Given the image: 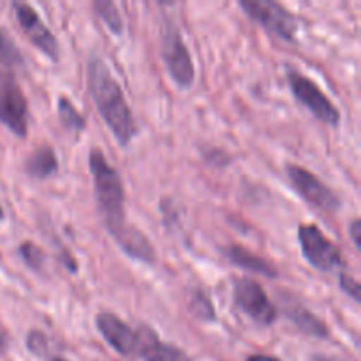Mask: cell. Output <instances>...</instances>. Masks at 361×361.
<instances>
[{
  "label": "cell",
  "instance_id": "21",
  "mask_svg": "<svg viewBox=\"0 0 361 361\" xmlns=\"http://www.w3.org/2000/svg\"><path fill=\"white\" fill-rule=\"evenodd\" d=\"M338 281H341V289H342V291H344L345 295L349 296V298L355 300V302H360V300H361L360 282L356 281L355 277H351V275H349V274H341Z\"/></svg>",
  "mask_w": 361,
  "mask_h": 361
},
{
  "label": "cell",
  "instance_id": "8",
  "mask_svg": "<svg viewBox=\"0 0 361 361\" xmlns=\"http://www.w3.org/2000/svg\"><path fill=\"white\" fill-rule=\"evenodd\" d=\"M233 295L236 307L256 323L270 326L277 319V307L271 303L259 282L252 279H238L233 286Z\"/></svg>",
  "mask_w": 361,
  "mask_h": 361
},
{
  "label": "cell",
  "instance_id": "6",
  "mask_svg": "<svg viewBox=\"0 0 361 361\" xmlns=\"http://www.w3.org/2000/svg\"><path fill=\"white\" fill-rule=\"evenodd\" d=\"M0 122L18 137L28 133V106L20 85L9 73H0Z\"/></svg>",
  "mask_w": 361,
  "mask_h": 361
},
{
  "label": "cell",
  "instance_id": "29",
  "mask_svg": "<svg viewBox=\"0 0 361 361\" xmlns=\"http://www.w3.org/2000/svg\"><path fill=\"white\" fill-rule=\"evenodd\" d=\"M53 361H66V360H62V358H53Z\"/></svg>",
  "mask_w": 361,
  "mask_h": 361
},
{
  "label": "cell",
  "instance_id": "19",
  "mask_svg": "<svg viewBox=\"0 0 361 361\" xmlns=\"http://www.w3.org/2000/svg\"><path fill=\"white\" fill-rule=\"evenodd\" d=\"M190 312L201 321H215V309L212 305L208 295L203 291H196L190 298Z\"/></svg>",
  "mask_w": 361,
  "mask_h": 361
},
{
  "label": "cell",
  "instance_id": "23",
  "mask_svg": "<svg viewBox=\"0 0 361 361\" xmlns=\"http://www.w3.org/2000/svg\"><path fill=\"white\" fill-rule=\"evenodd\" d=\"M0 56H4V59H9V60H18V53L16 49L11 46V42L7 41L6 35L0 32Z\"/></svg>",
  "mask_w": 361,
  "mask_h": 361
},
{
  "label": "cell",
  "instance_id": "12",
  "mask_svg": "<svg viewBox=\"0 0 361 361\" xmlns=\"http://www.w3.org/2000/svg\"><path fill=\"white\" fill-rule=\"evenodd\" d=\"M136 356L145 361H192L190 356L180 348L159 341L155 331L147 326L137 328Z\"/></svg>",
  "mask_w": 361,
  "mask_h": 361
},
{
  "label": "cell",
  "instance_id": "28",
  "mask_svg": "<svg viewBox=\"0 0 361 361\" xmlns=\"http://www.w3.org/2000/svg\"><path fill=\"white\" fill-rule=\"evenodd\" d=\"M4 219V210H2V204H0V221Z\"/></svg>",
  "mask_w": 361,
  "mask_h": 361
},
{
  "label": "cell",
  "instance_id": "20",
  "mask_svg": "<svg viewBox=\"0 0 361 361\" xmlns=\"http://www.w3.org/2000/svg\"><path fill=\"white\" fill-rule=\"evenodd\" d=\"M20 256L23 259V263L27 264L32 270H41L42 264H44V254L39 249L35 243L25 242L20 245Z\"/></svg>",
  "mask_w": 361,
  "mask_h": 361
},
{
  "label": "cell",
  "instance_id": "13",
  "mask_svg": "<svg viewBox=\"0 0 361 361\" xmlns=\"http://www.w3.org/2000/svg\"><path fill=\"white\" fill-rule=\"evenodd\" d=\"M113 236L118 242V245L122 247L123 252L133 257V259L141 261V263H154L155 261L154 247L140 229L126 226Z\"/></svg>",
  "mask_w": 361,
  "mask_h": 361
},
{
  "label": "cell",
  "instance_id": "7",
  "mask_svg": "<svg viewBox=\"0 0 361 361\" xmlns=\"http://www.w3.org/2000/svg\"><path fill=\"white\" fill-rule=\"evenodd\" d=\"M240 7L249 14L252 20L263 25L267 30L279 37L291 41L298 32V21L288 9L271 0H242Z\"/></svg>",
  "mask_w": 361,
  "mask_h": 361
},
{
  "label": "cell",
  "instance_id": "16",
  "mask_svg": "<svg viewBox=\"0 0 361 361\" xmlns=\"http://www.w3.org/2000/svg\"><path fill=\"white\" fill-rule=\"evenodd\" d=\"M25 168H27V173L32 178L44 180L48 176L55 175L56 169H59V161H56L53 148L41 147L28 157Z\"/></svg>",
  "mask_w": 361,
  "mask_h": 361
},
{
  "label": "cell",
  "instance_id": "27",
  "mask_svg": "<svg viewBox=\"0 0 361 361\" xmlns=\"http://www.w3.org/2000/svg\"><path fill=\"white\" fill-rule=\"evenodd\" d=\"M4 349H6V341H4V337L0 335V353H2Z\"/></svg>",
  "mask_w": 361,
  "mask_h": 361
},
{
  "label": "cell",
  "instance_id": "3",
  "mask_svg": "<svg viewBox=\"0 0 361 361\" xmlns=\"http://www.w3.org/2000/svg\"><path fill=\"white\" fill-rule=\"evenodd\" d=\"M288 80L291 92L298 99L300 104L305 106L316 118L331 127H337L341 123V113H338L337 106L326 97V94L310 78L303 76L293 67H288Z\"/></svg>",
  "mask_w": 361,
  "mask_h": 361
},
{
  "label": "cell",
  "instance_id": "4",
  "mask_svg": "<svg viewBox=\"0 0 361 361\" xmlns=\"http://www.w3.org/2000/svg\"><path fill=\"white\" fill-rule=\"evenodd\" d=\"M162 60L169 76L178 87L189 88L194 83V63L189 48L183 42L176 25L168 23L162 30Z\"/></svg>",
  "mask_w": 361,
  "mask_h": 361
},
{
  "label": "cell",
  "instance_id": "17",
  "mask_svg": "<svg viewBox=\"0 0 361 361\" xmlns=\"http://www.w3.org/2000/svg\"><path fill=\"white\" fill-rule=\"evenodd\" d=\"M95 13L99 14L102 21H104L106 27L113 32V34H122L123 30V21L122 16H120L118 9L113 2L109 0H95L94 2Z\"/></svg>",
  "mask_w": 361,
  "mask_h": 361
},
{
  "label": "cell",
  "instance_id": "14",
  "mask_svg": "<svg viewBox=\"0 0 361 361\" xmlns=\"http://www.w3.org/2000/svg\"><path fill=\"white\" fill-rule=\"evenodd\" d=\"M224 254L233 264L243 268V270H249V271H252V274L263 275V277H268V279L277 277V271H275V268L271 267L267 259L256 256V254L250 252V250H247V249H243V247L231 245L226 249Z\"/></svg>",
  "mask_w": 361,
  "mask_h": 361
},
{
  "label": "cell",
  "instance_id": "11",
  "mask_svg": "<svg viewBox=\"0 0 361 361\" xmlns=\"http://www.w3.org/2000/svg\"><path fill=\"white\" fill-rule=\"evenodd\" d=\"M97 330L104 341L123 356H136L137 351V330H133L126 321L120 319L113 312H101L97 316Z\"/></svg>",
  "mask_w": 361,
  "mask_h": 361
},
{
  "label": "cell",
  "instance_id": "15",
  "mask_svg": "<svg viewBox=\"0 0 361 361\" xmlns=\"http://www.w3.org/2000/svg\"><path fill=\"white\" fill-rule=\"evenodd\" d=\"M286 314H288L289 319H293L296 328H300L303 334L312 335V337L316 338H326L328 335H330V330H328L326 324H324L319 317L314 316L309 309L298 305V303H288Z\"/></svg>",
  "mask_w": 361,
  "mask_h": 361
},
{
  "label": "cell",
  "instance_id": "18",
  "mask_svg": "<svg viewBox=\"0 0 361 361\" xmlns=\"http://www.w3.org/2000/svg\"><path fill=\"white\" fill-rule=\"evenodd\" d=\"M59 118L66 129L76 130V133L85 129L83 115L74 108V104L67 97L59 99Z\"/></svg>",
  "mask_w": 361,
  "mask_h": 361
},
{
  "label": "cell",
  "instance_id": "9",
  "mask_svg": "<svg viewBox=\"0 0 361 361\" xmlns=\"http://www.w3.org/2000/svg\"><path fill=\"white\" fill-rule=\"evenodd\" d=\"M288 176L289 180H291L296 192H298L307 203L314 204V207L326 212H335L341 207L338 197L335 196L334 190H331L326 183L321 182V180L317 178L314 173H310L309 169L295 164L288 166Z\"/></svg>",
  "mask_w": 361,
  "mask_h": 361
},
{
  "label": "cell",
  "instance_id": "22",
  "mask_svg": "<svg viewBox=\"0 0 361 361\" xmlns=\"http://www.w3.org/2000/svg\"><path fill=\"white\" fill-rule=\"evenodd\" d=\"M28 349H30L34 355H46V349H48V338L44 337V335L41 334V331H32L30 335H28Z\"/></svg>",
  "mask_w": 361,
  "mask_h": 361
},
{
  "label": "cell",
  "instance_id": "1",
  "mask_svg": "<svg viewBox=\"0 0 361 361\" xmlns=\"http://www.w3.org/2000/svg\"><path fill=\"white\" fill-rule=\"evenodd\" d=\"M88 88L106 126L118 143L127 147L136 136L137 127L118 81L113 78L102 60L95 59L88 63Z\"/></svg>",
  "mask_w": 361,
  "mask_h": 361
},
{
  "label": "cell",
  "instance_id": "2",
  "mask_svg": "<svg viewBox=\"0 0 361 361\" xmlns=\"http://www.w3.org/2000/svg\"><path fill=\"white\" fill-rule=\"evenodd\" d=\"M90 171L94 176L95 196H97L99 208L104 215L106 228L111 235L126 228V194H123V183L118 171L104 159L101 150H92Z\"/></svg>",
  "mask_w": 361,
  "mask_h": 361
},
{
  "label": "cell",
  "instance_id": "26",
  "mask_svg": "<svg viewBox=\"0 0 361 361\" xmlns=\"http://www.w3.org/2000/svg\"><path fill=\"white\" fill-rule=\"evenodd\" d=\"M312 361H341L337 358H331V356H323V355H316L312 358Z\"/></svg>",
  "mask_w": 361,
  "mask_h": 361
},
{
  "label": "cell",
  "instance_id": "24",
  "mask_svg": "<svg viewBox=\"0 0 361 361\" xmlns=\"http://www.w3.org/2000/svg\"><path fill=\"white\" fill-rule=\"evenodd\" d=\"M349 233H351V240H353V243H355V247L356 249H361V222L358 221V219H356L355 222H353L351 224V229H349Z\"/></svg>",
  "mask_w": 361,
  "mask_h": 361
},
{
  "label": "cell",
  "instance_id": "5",
  "mask_svg": "<svg viewBox=\"0 0 361 361\" xmlns=\"http://www.w3.org/2000/svg\"><path fill=\"white\" fill-rule=\"evenodd\" d=\"M298 242L303 257L321 271H334L342 267L344 259L334 242L314 224H302L298 229Z\"/></svg>",
  "mask_w": 361,
  "mask_h": 361
},
{
  "label": "cell",
  "instance_id": "10",
  "mask_svg": "<svg viewBox=\"0 0 361 361\" xmlns=\"http://www.w3.org/2000/svg\"><path fill=\"white\" fill-rule=\"evenodd\" d=\"M14 11H16V20L20 23V27L23 28V32L27 34V37L30 39L32 44L37 46L42 53H44L48 59L59 60L60 56V48L59 42H56L55 35L48 30L42 20L39 18V14L32 9L28 4H14Z\"/></svg>",
  "mask_w": 361,
  "mask_h": 361
},
{
  "label": "cell",
  "instance_id": "25",
  "mask_svg": "<svg viewBox=\"0 0 361 361\" xmlns=\"http://www.w3.org/2000/svg\"><path fill=\"white\" fill-rule=\"evenodd\" d=\"M247 361H281V360L274 358V356H267V355H254Z\"/></svg>",
  "mask_w": 361,
  "mask_h": 361
}]
</instances>
